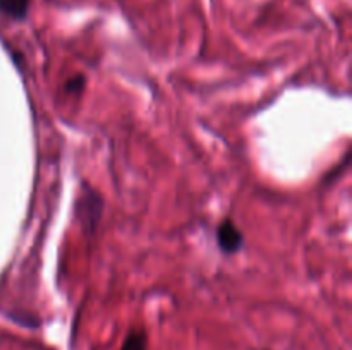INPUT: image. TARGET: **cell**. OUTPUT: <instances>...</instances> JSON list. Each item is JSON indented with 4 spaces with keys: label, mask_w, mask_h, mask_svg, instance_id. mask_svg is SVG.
Masks as SVG:
<instances>
[{
    "label": "cell",
    "mask_w": 352,
    "mask_h": 350,
    "mask_svg": "<svg viewBox=\"0 0 352 350\" xmlns=\"http://www.w3.org/2000/svg\"><path fill=\"white\" fill-rule=\"evenodd\" d=\"M103 201L98 192L93 187L82 184L81 194H79L78 202H76V216L85 232H95L100 218H102Z\"/></svg>",
    "instance_id": "6da1fadb"
},
{
    "label": "cell",
    "mask_w": 352,
    "mask_h": 350,
    "mask_svg": "<svg viewBox=\"0 0 352 350\" xmlns=\"http://www.w3.org/2000/svg\"><path fill=\"white\" fill-rule=\"evenodd\" d=\"M217 242H219V247L226 254H234L237 250H241L244 242L243 233L239 232V229L236 226V223L230 218L223 220L222 223L217 229Z\"/></svg>",
    "instance_id": "7a4b0ae2"
},
{
    "label": "cell",
    "mask_w": 352,
    "mask_h": 350,
    "mask_svg": "<svg viewBox=\"0 0 352 350\" xmlns=\"http://www.w3.org/2000/svg\"><path fill=\"white\" fill-rule=\"evenodd\" d=\"M31 0H0V10L10 19L21 21L26 17Z\"/></svg>",
    "instance_id": "3957f363"
},
{
    "label": "cell",
    "mask_w": 352,
    "mask_h": 350,
    "mask_svg": "<svg viewBox=\"0 0 352 350\" xmlns=\"http://www.w3.org/2000/svg\"><path fill=\"white\" fill-rule=\"evenodd\" d=\"M120 350H146V335L140 329H133L126 336Z\"/></svg>",
    "instance_id": "277c9868"
},
{
    "label": "cell",
    "mask_w": 352,
    "mask_h": 350,
    "mask_svg": "<svg viewBox=\"0 0 352 350\" xmlns=\"http://www.w3.org/2000/svg\"><path fill=\"white\" fill-rule=\"evenodd\" d=\"M85 88V75H74L65 82V91L69 93H79Z\"/></svg>",
    "instance_id": "5b68a950"
}]
</instances>
